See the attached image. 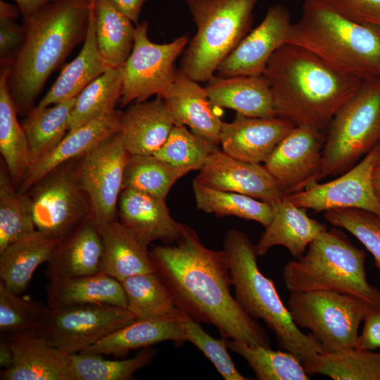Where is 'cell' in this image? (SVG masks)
<instances>
[{"mask_svg": "<svg viewBox=\"0 0 380 380\" xmlns=\"http://www.w3.org/2000/svg\"><path fill=\"white\" fill-rule=\"evenodd\" d=\"M165 201L132 189H122L118 204V219L146 247L158 240L175 243L186 225L174 220Z\"/></svg>", "mask_w": 380, "mask_h": 380, "instance_id": "cell-20", "label": "cell"}, {"mask_svg": "<svg viewBox=\"0 0 380 380\" xmlns=\"http://www.w3.org/2000/svg\"><path fill=\"white\" fill-rule=\"evenodd\" d=\"M91 0H54L24 21L25 42L7 77L17 113L26 115L51 74L87 33Z\"/></svg>", "mask_w": 380, "mask_h": 380, "instance_id": "cell-3", "label": "cell"}, {"mask_svg": "<svg viewBox=\"0 0 380 380\" xmlns=\"http://www.w3.org/2000/svg\"><path fill=\"white\" fill-rule=\"evenodd\" d=\"M174 243L153 246L150 254L178 308L197 322L213 325L222 337L270 347L265 329L231 293L224 251L207 248L188 226Z\"/></svg>", "mask_w": 380, "mask_h": 380, "instance_id": "cell-1", "label": "cell"}, {"mask_svg": "<svg viewBox=\"0 0 380 380\" xmlns=\"http://www.w3.org/2000/svg\"><path fill=\"white\" fill-rule=\"evenodd\" d=\"M120 12L134 25L139 23L141 8L147 0H108Z\"/></svg>", "mask_w": 380, "mask_h": 380, "instance_id": "cell-50", "label": "cell"}, {"mask_svg": "<svg viewBox=\"0 0 380 380\" xmlns=\"http://www.w3.org/2000/svg\"><path fill=\"white\" fill-rule=\"evenodd\" d=\"M272 205V219L256 245L258 255H265L273 246H281L299 258L310 243L327 230L325 224L310 217L305 208L294 205L286 195Z\"/></svg>", "mask_w": 380, "mask_h": 380, "instance_id": "cell-25", "label": "cell"}, {"mask_svg": "<svg viewBox=\"0 0 380 380\" xmlns=\"http://www.w3.org/2000/svg\"><path fill=\"white\" fill-rule=\"evenodd\" d=\"M380 141V78L364 82L334 115L325 132L315 182L341 175Z\"/></svg>", "mask_w": 380, "mask_h": 380, "instance_id": "cell-8", "label": "cell"}, {"mask_svg": "<svg viewBox=\"0 0 380 380\" xmlns=\"http://www.w3.org/2000/svg\"><path fill=\"white\" fill-rule=\"evenodd\" d=\"M363 322L356 348L369 350L380 348V303L369 304Z\"/></svg>", "mask_w": 380, "mask_h": 380, "instance_id": "cell-49", "label": "cell"}, {"mask_svg": "<svg viewBox=\"0 0 380 380\" xmlns=\"http://www.w3.org/2000/svg\"><path fill=\"white\" fill-rule=\"evenodd\" d=\"M13 362V352L7 338L0 341V367L3 369L10 367Z\"/></svg>", "mask_w": 380, "mask_h": 380, "instance_id": "cell-52", "label": "cell"}, {"mask_svg": "<svg viewBox=\"0 0 380 380\" xmlns=\"http://www.w3.org/2000/svg\"><path fill=\"white\" fill-rule=\"evenodd\" d=\"M369 304L350 294L311 291L291 292L287 307L298 327L309 329L324 351L334 353L356 348Z\"/></svg>", "mask_w": 380, "mask_h": 380, "instance_id": "cell-9", "label": "cell"}, {"mask_svg": "<svg viewBox=\"0 0 380 380\" xmlns=\"http://www.w3.org/2000/svg\"><path fill=\"white\" fill-rule=\"evenodd\" d=\"M291 25V15L285 6H270L260 24L220 63L217 76L263 75L270 58L286 43Z\"/></svg>", "mask_w": 380, "mask_h": 380, "instance_id": "cell-16", "label": "cell"}, {"mask_svg": "<svg viewBox=\"0 0 380 380\" xmlns=\"http://www.w3.org/2000/svg\"><path fill=\"white\" fill-rule=\"evenodd\" d=\"M375 151V156H376V166H380V141L379 143L375 146L374 148Z\"/></svg>", "mask_w": 380, "mask_h": 380, "instance_id": "cell-55", "label": "cell"}, {"mask_svg": "<svg viewBox=\"0 0 380 380\" xmlns=\"http://www.w3.org/2000/svg\"><path fill=\"white\" fill-rule=\"evenodd\" d=\"M148 27L146 20L135 25L133 47L123 65L122 107L161 96L173 83L177 71L175 62L188 42L187 35H183L170 43H153L148 37Z\"/></svg>", "mask_w": 380, "mask_h": 380, "instance_id": "cell-11", "label": "cell"}, {"mask_svg": "<svg viewBox=\"0 0 380 380\" xmlns=\"http://www.w3.org/2000/svg\"><path fill=\"white\" fill-rule=\"evenodd\" d=\"M235 298L253 318L262 319L274 334L279 346L303 363L324 352L312 334H304L293 322L273 281L260 271L255 245L243 232L232 229L224 239Z\"/></svg>", "mask_w": 380, "mask_h": 380, "instance_id": "cell-5", "label": "cell"}, {"mask_svg": "<svg viewBox=\"0 0 380 380\" xmlns=\"http://www.w3.org/2000/svg\"><path fill=\"white\" fill-rule=\"evenodd\" d=\"M75 98L46 107H34L22 120L30 165L53 149L68 134Z\"/></svg>", "mask_w": 380, "mask_h": 380, "instance_id": "cell-33", "label": "cell"}, {"mask_svg": "<svg viewBox=\"0 0 380 380\" xmlns=\"http://www.w3.org/2000/svg\"><path fill=\"white\" fill-rule=\"evenodd\" d=\"M260 0H184L197 26L180 70L196 82L208 81L220 63L248 34Z\"/></svg>", "mask_w": 380, "mask_h": 380, "instance_id": "cell-7", "label": "cell"}, {"mask_svg": "<svg viewBox=\"0 0 380 380\" xmlns=\"http://www.w3.org/2000/svg\"><path fill=\"white\" fill-rule=\"evenodd\" d=\"M374 149L336 179L286 195L294 205L315 212L335 208H357L380 217V203L373 185L372 175L376 166Z\"/></svg>", "mask_w": 380, "mask_h": 380, "instance_id": "cell-14", "label": "cell"}, {"mask_svg": "<svg viewBox=\"0 0 380 380\" xmlns=\"http://www.w3.org/2000/svg\"><path fill=\"white\" fill-rule=\"evenodd\" d=\"M20 11L16 5L0 1V18L16 20ZM21 14V13H20Z\"/></svg>", "mask_w": 380, "mask_h": 380, "instance_id": "cell-53", "label": "cell"}, {"mask_svg": "<svg viewBox=\"0 0 380 380\" xmlns=\"http://www.w3.org/2000/svg\"><path fill=\"white\" fill-rule=\"evenodd\" d=\"M127 308L84 305L51 308L46 305L40 332L68 354L84 351L112 332L134 320Z\"/></svg>", "mask_w": 380, "mask_h": 380, "instance_id": "cell-12", "label": "cell"}, {"mask_svg": "<svg viewBox=\"0 0 380 380\" xmlns=\"http://www.w3.org/2000/svg\"><path fill=\"white\" fill-rule=\"evenodd\" d=\"M189 172L154 155H129L122 189H132L166 200L174 184Z\"/></svg>", "mask_w": 380, "mask_h": 380, "instance_id": "cell-39", "label": "cell"}, {"mask_svg": "<svg viewBox=\"0 0 380 380\" xmlns=\"http://www.w3.org/2000/svg\"><path fill=\"white\" fill-rule=\"evenodd\" d=\"M325 132L296 126L264 162L284 195L315 183L319 171Z\"/></svg>", "mask_w": 380, "mask_h": 380, "instance_id": "cell-15", "label": "cell"}, {"mask_svg": "<svg viewBox=\"0 0 380 380\" xmlns=\"http://www.w3.org/2000/svg\"><path fill=\"white\" fill-rule=\"evenodd\" d=\"M156 355L152 347L144 348L132 357L122 360L104 359L101 355L79 353L70 355L75 380H129L149 365Z\"/></svg>", "mask_w": 380, "mask_h": 380, "instance_id": "cell-42", "label": "cell"}, {"mask_svg": "<svg viewBox=\"0 0 380 380\" xmlns=\"http://www.w3.org/2000/svg\"><path fill=\"white\" fill-rule=\"evenodd\" d=\"M27 193L31 198L36 229L51 238L62 239L93 216L78 180L75 160L49 172Z\"/></svg>", "mask_w": 380, "mask_h": 380, "instance_id": "cell-10", "label": "cell"}, {"mask_svg": "<svg viewBox=\"0 0 380 380\" xmlns=\"http://www.w3.org/2000/svg\"><path fill=\"white\" fill-rule=\"evenodd\" d=\"M326 1L351 20L380 27V0Z\"/></svg>", "mask_w": 380, "mask_h": 380, "instance_id": "cell-47", "label": "cell"}, {"mask_svg": "<svg viewBox=\"0 0 380 380\" xmlns=\"http://www.w3.org/2000/svg\"><path fill=\"white\" fill-rule=\"evenodd\" d=\"M279 118H251L236 113L222 122L220 144L232 157L248 163L265 162L280 141L295 127Z\"/></svg>", "mask_w": 380, "mask_h": 380, "instance_id": "cell-19", "label": "cell"}, {"mask_svg": "<svg viewBox=\"0 0 380 380\" xmlns=\"http://www.w3.org/2000/svg\"><path fill=\"white\" fill-rule=\"evenodd\" d=\"M200 322L184 314L182 324L186 341L194 345L213 363L225 380H247L236 367L227 351V338H215L200 325Z\"/></svg>", "mask_w": 380, "mask_h": 380, "instance_id": "cell-46", "label": "cell"}, {"mask_svg": "<svg viewBox=\"0 0 380 380\" xmlns=\"http://www.w3.org/2000/svg\"><path fill=\"white\" fill-rule=\"evenodd\" d=\"M5 163L0 168V251L34 232L32 205L28 193L15 189Z\"/></svg>", "mask_w": 380, "mask_h": 380, "instance_id": "cell-38", "label": "cell"}, {"mask_svg": "<svg viewBox=\"0 0 380 380\" xmlns=\"http://www.w3.org/2000/svg\"><path fill=\"white\" fill-rule=\"evenodd\" d=\"M227 346L246 360L259 380L310 379L302 362L287 350H274L232 339L227 341Z\"/></svg>", "mask_w": 380, "mask_h": 380, "instance_id": "cell-41", "label": "cell"}, {"mask_svg": "<svg viewBox=\"0 0 380 380\" xmlns=\"http://www.w3.org/2000/svg\"><path fill=\"white\" fill-rule=\"evenodd\" d=\"M197 208L217 217L235 216L255 221L265 228L273 217L272 205L253 197L193 183Z\"/></svg>", "mask_w": 380, "mask_h": 380, "instance_id": "cell-40", "label": "cell"}, {"mask_svg": "<svg viewBox=\"0 0 380 380\" xmlns=\"http://www.w3.org/2000/svg\"><path fill=\"white\" fill-rule=\"evenodd\" d=\"M263 75L277 117L323 132L364 82L336 69L310 51L286 43L270 58Z\"/></svg>", "mask_w": 380, "mask_h": 380, "instance_id": "cell-2", "label": "cell"}, {"mask_svg": "<svg viewBox=\"0 0 380 380\" xmlns=\"http://www.w3.org/2000/svg\"><path fill=\"white\" fill-rule=\"evenodd\" d=\"M123 66L110 68L86 86L76 96L69 132L115 110L122 96Z\"/></svg>", "mask_w": 380, "mask_h": 380, "instance_id": "cell-37", "label": "cell"}, {"mask_svg": "<svg viewBox=\"0 0 380 380\" xmlns=\"http://www.w3.org/2000/svg\"><path fill=\"white\" fill-rule=\"evenodd\" d=\"M128 157L117 133L75 160L78 180L99 227L118 220V204Z\"/></svg>", "mask_w": 380, "mask_h": 380, "instance_id": "cell-13", "label": "cell"}, {"mask_svg": "<svg viewBox=\"0 0 380 380\" xmlns=\"http://www.w3.org/2000/svg\"><path fill=\"white\" fill-rule=\"evenodd\" d=\"M160 96L175 122L220 145L222 121L215 113L205 88L181 70L171 86Z\"/></svg>", "mask_w": 380, "mask_h": 380, "instance_id": "cell-22", "label": "cell"}, {"mask_svg": "<svg viewBox=\"0 0 380 380\" xmlns=\"http://www.w3.org/2000/svg\"><path fill=\"white\" fill-rule=\"evenodd\" d=\"M46 293V305L51 308L84 305H108L127 308L122 283L101 272L49 281Z\"/></svg>", "mask_w": 380, "mask_h": 380, "instance_id": "cell-31", "label": "cell"}, {"mask_svg": "<svg viewBox=\"0 0 380 380\" xmlns=\"http://www.w3.org/2000/svg\"><path fill=\"white\" fill-rule=\"evenodd\" d=\"M167 341L177 345L186 342L182 318L136 319L82 353L121 357L132 350L151 347Z\"/></svg>", "mask_w": 380, "mask_h": 380, "instance_id": "cell-30", "label": "cell"}, {"mask_svg": "<svg viewBox=\"0 0 380 380\" xmlns=\"http://www.w3.org/2000/svg\"><path fill=\"white\" fill-rule=\"evenodd\" d=\"M193 183L274 203L285 195L265 165L236 159L217 148Z\"/></svg>", "mask_w": 380, "mask_h": 380, "instance_id": "cell-17", "label": "cell"}, {"mask_svg": "<svg viewBox=\"0 0 380 380\" xmlns=\"http://www.w3.org/2000/svg\"><path fill=\"white\" fill-rule=\"evenodd\" d=\"M119 132L129 155H153L166 141L175 126L163 101L137 102L121 111Z\"/></svg>", "mask_w": 380, "mask_h": 380, "instance_id": "cell-24", "label": "cell"}, {"mask_svg": "<svg viewBox=\"0 0 380 380\" xmlns=\"http://www.w3.org/2000/svg\"><path fill=\"white\" fill-rule=\"evenodd\" d=\"M12 365L2 369L1 380H75L70 355L52 345L40 332L8 334Z\"/></svg>", "mask_w": 380, "mask_h": 380, "instance_id": "cell-18", "label": "cell"}, {"mask_svg": "<svg viewBox=\"0 0 380 380\" xmlns=\"http://www.w3.org/2000/svg\"><path fill=\"white\" fill-rule=\"evenodd\" d=\"M26 37L24 25L15 20L0 18V65L1 68L12 65Z\"/></svg>", "mask_w": 380, "mask_h": 380, "instance_id": "cell-48", "label": "cell"}, {"mask_svg": "<svg viewBox=\"0 0 380 380\" xmlns=\"http://www.w3.org/2000/svg\"><path fill=\"white\" fill-rule=\"evenodd\" d=\"M306 373L334 380H380V353L357 348L317 353L303 363Z\"/></svg>", "mask_w": 380, "mask_h": 380, "instance_id": "cell-36", "label": "cell"}, {"mask_svg": "<svg viewBox=\"0 0 380 380\" xmlns=\"http://www.w3.org/2000/svg\"><path fill=\"white\" fill-rule=\"evenodd\" d=\"M365 258L341 230L327 229L302 257L286 264L284 284L290 292L332 291L379 303L380 291L368 282Z\"/></svg>", "mask_w": 380, "mask_h": 380, "instance_id": "cell-6", "label": "cell"}, {"mask_svg": "<svg viewBox=\"0 0 380 380\" xmlns=\"http://www.w3.org/2000/svg\"><path fill=\"white\" fill-rule=\"evenodd\" d=\"M21 296L12 291L0 280L1 333L40 331L46 305Z\"/></svg>", "mask_w": 380, "mask_h": 380, "instance_id": "cell-44", "label": "cell"}, {"mask_svg": "<svg viewBox=\"0 0 380 380\" xmlns=\"http://www.w3.org/2000/svg\"><path fill=\"white\" fill-rule=\"evenodd\" d=\"M286 43L310 51L363 82L380 78V27L347 18L326 0H304Z\"/></svg>", "mask_w": 380, "mask_h": 380, "instance_id": "cell-4", "label": "cell"}, {"mask_svg": "<svg viewBox=\"0 0 380 380\" xmlns=\"http://www.w3.org/2000/svg\"><path fill=\"white\" fill-rule=\"evenodd\" d=\"M219 145L175 125L163 146L153 155L172 165L190 171L200 170Z\"/></svg>", "mask_w": 380, "mask_h": 380, "instance_id": "cell-43", "label": "cell"}, {"mask_svg": "<svg viewBox=\"0 0 380 380\" xmlns=\"http://www.w3.org/2000/svg\"><path fill=\"white\" fill-rule=\"evenodd\" d=\"M205 89L214 107L230 108L251 118L277 117L270 84L263 75L213 76Z\"/></svg>", "mask_w": 380, "mask_h": 380, "instance_id": "cell-26", "label": "cell"}, {"mask_svg": "<svg viewBox=\"0 0 380 380\" xmlns=\"http://www.w3.org/2000/svg\"><path fill=\"white\" fill-rule=\"evenodd\" d=\"M121 110H113L68 132L50 152L31 164L18 186L27 193L49 172L65 163L77 160L107 138L119 132Z\"/></svg>", "mask_w": 380, "mask_h": 380, "instance_id": "cell-21", "label": "cell"}, {"mask_svg": "<svg viewBox=\"0 0 380 380\" xmlns=\"http://www.w3.org/2000/svg\"><path fill=\"white\" fill-rule=\"evenodd\" d=\"M10 68L6 65L0 71V152L12 180L19 186L30 159L27 139L8 87Z\"/></svg>", "mask_w": 380, "mask_h": 380, "instance_id": "cell-32", "label": "cell"}, {"mask_svg": "<svg viewBox=\"0 0 380 380\" xmlns=\"http://www.w3.org/2000/svg\"><path fill=\"white\" fill-rule=\"evenodd\" d=\"M325 219L333 226L347 230L373 255L380 270V217L357 208H335L324 212Z\"/></svg>", "mask_w": 380, "mask_h": 380, "instance_id": "cell-45", "label": "cell"}, {"mask_svg": "<svg viewBox=\"0 0 380 380\" xmlns=\"http://www.w3.org/2000/svg\"><path fill=\"white\" fill-rule=\"evenodd\" d=\"M121 283L127 309L137 319L182 318L184 312L176 305L156 272L134 275Z\"/></svg>", "mask_w": 380, "mask_h": 380, "instance_id": "cell-34", "label": "cell"}, {"mask_svg": "<svg viewBox=\"0 0 380 380\" xmlns=\"http://www.w3.org/2000/svg\"><path fill=\"white\" fill-rule=\"evenodd\" d=\"M95 32L99 51L109 68L123 66L134 44L135 26L108 0H95Z\"/></svg>", "mask_w": 380, "mask_h": 380, "instance_id": "cell-35", "label": "cell"}, {"mask_svg": "<svg viewBox=\"0 0 380 380\" xmlns=\"http://www.w3.org/2000/svg\"><path fill=\"white\" fill-rule=\"evenodd\" d=\"M99 229L103 243L100 272L120 282L134 275L156 272L148 247L118 219Z\"/></svg>", "mask_w": 380, "mask_h": 380, "instance_id": "cell-27", "label": "cell"}, {"mask_svg": "<svg viewBox=\"0 0 380 380\" xmlns=\"http://www.w3.org/2000/svg\"><path fill=\"white\" fill-rule=\"evenodd\" d=\"M23 16V20H27L42 8L54 0H13Z\"/></svg>", "mask_w": 380, "mask_h": 380, "instance_id": "cell-51", "label": "cell"}, {"mask_svg": "<svg viewBox=\"0 0 380 380\" xmlns=\"http://www.w3.org/2000/svg\"><path fill=\"white\" fill-rule=\"evenodd\" d=\"M103 243L93 216L61 239L45 274L49 281L96 274L99 271Z\"/></svg>", "mask_w": 380, "mask_h": 380, "instance_id": "cell-23", "label": "cell"}, {"mask_svg": "<svg viewBox=\"0 0 380 380\" xmlns=\"http://www.w3.org/2000/svg\"><path fill=\"white\" fill-rule=\"evenodd\" d=\"M94 1L91 0L88 30L81 51L64 66L37 106L46 107L76 97L86 86L110 68L97 45Z\"/></svg>", "mask_w": 380, "mask_h": 380, "instance_id": "cell-28", "label": "cell"}, {"mask_svg": "<svg viewBox=\"0 0 380 380\" xmlns=\"http://www.w3.org/2000/svg\"><path fill=\"white\" fill-rule=\"evenodd\" d=\"M372 180L375 194L380 203V166L374 167L372 175Z\"/></svg>", "mask_w": 380, "mask_h": 380, "instance_id": "cell-54", "label": "cell"}, {"mask_svg": "<svg viewBox=\"0 0 380 380\" xmlns=\"http://www.w3.org/2000/svg\"><path fill=\"white\" fill-rule=\"evenodd\" d=\"M60 241L36 229L11 243L0 251V280L22 295L37 268L50 260Z\"/></svg>", "mask_w": 380, "mask_h": 380, "instance_id": "cell-29", "label": "cell"}]
</instances>
